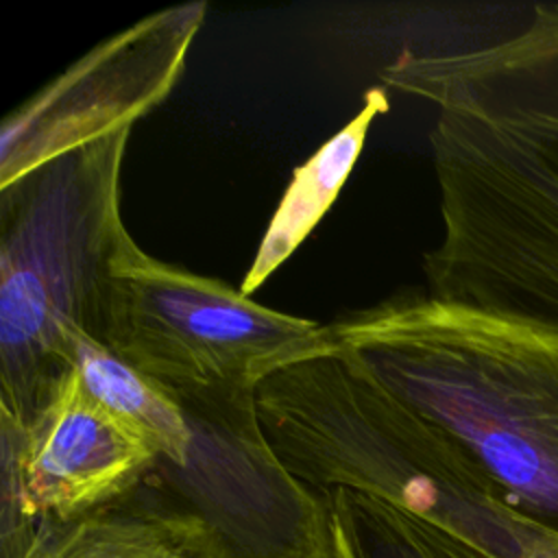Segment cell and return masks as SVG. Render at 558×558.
Instances as JSON below:
<instances>
[{
    "mask_svg": "<svg viewBox=\"0 0 558 558\" xmlns=\"http://www.w3.org/2000/svg\"><path fill=\"white\" fill-rule=\"evenodd\" d=\"M316 342L351 351L558 534V331L401 292L320 325Z\"/></svg>",
    "mask_w": 558,
    "mask_h": 558,
    "instance_id": "cell-1",
    "label": "cell"
},
{
    "mask_svg": "<svg viewBox=\"0 0 558 558\" xmlns=\"http://www.w3.org/2000/svg\"><path fill=\"white\" fill-rule=\"evenodd\" d=\"M255 412L277 460L312 493L373 495L497 558H521L536 523L351 351L314 342L257 384Z\"/></svg>",
    "mask_w": 558,
    "mask_h": 558,
    "instance_id": "cell-2",
    "label": "cell"
},
{
    "mask_svg": "<svg viewBox=\"0 0 558 558\" xmlns=\"http://www.w3.org/2000/svg\"><path fill=\"white\" fill-rule=\"evenodd\" d=\"M131 129L63 153L0 187V418L26 423L98 340L111 275L137 242L124 227Z\"/></svg>",
    "mask_w": 558,
    "mask_h": 558,
    "instance_id": "cell-3",
    "label": "cell"
},
{
    "mask_svg": "<svg viewBox=\"0 0 558 558\" xmlns=\"http://www.w3.org/2000/svg\"><path fill=\"white\" fill-rule=\"evenodd\" d=\"M442 238L427 294L558 331V174L519 137L460 105L429 131Z\"/></svg>",
    "mask_w": 558,
    "mask_h": 558,
    "instance_id": "cell-4",
    "label": "cell"
},
{
    "mask_svg": "<svg viewBox=\"0 0 558 558\" xmlns=\"http://www.w3.org/2000/svg\"><path fill=\"white\" fill-rule=\"evenodd\" d=\"M318 331L320 323L270 310L135 244L111 275L98 342L185 412L244 410L255 405L257 384L307 353Z\"/></svg>",
    "mask_w": 558,
    "mask_h": 558,
    "instance_id": "cell-5",
    "label": "cell"
},
{
    "mask_svg": "<svg viewBox=\"0 0 558 558\" xmlns=\"http://www.w3.org/2000/svg\"><path fill=\"white\" fill-rule=\"evenodd\" d=\"M0 558L120 501L159 464L140 432L89 397L76 366L26 423L0 418Z\"/></svg>",
    "mask_w": 558,
    "mask_h": 558,
    "instance_id": "cell-6",
    "label": "cell"
},
{
    "mask_svg": "<svg viewBox=\"0 0 558 558\" xmlns=\"http://www.w3.org/2000/svg\"><path fill=\"white\" fill-rule=\"evenodd\" d=\"M207 2L155 11L100 41L2 120L0 187L133 124L179 83Z\"/></svg>",
    "mask_w": 558,
    "mask_h": 558,
    "instance_id": "cell-7",
    "label": "cell"
},
{
    "mask_svg": "<svg viewBox=\"0 0 558 558\" xmlns=\"http://www.w3.org/2000/svg\"><path fill=\"white\" fill-rule=\"evenodd\" d=\"M379 74L384 87L497 122L558 174V2L532 4L512 35L484 46L403 50Z\"/></svg>",
    "mask_w": 558,
    "mask_h": 558,
    "instance_id": "cell-8",
    "label": "cell"
},
{
    "mask_svg": "<svg viewBox=\"0 0 558 558\" xmlns=\"http://www.w3.org/2000/svg\"><path fill=\"white\" fill-rule=\"evenodd\" d=\"M20 558H231L220 534L150 477L78 521L41 532Z\"/></svg>",
    "mask_w": 558,
    "mask_h": 558,
    "instance_id": "cell-9",
    "label": "cell"
},
{
    "mask_svg": "<svg viewBox=\"0 0 558 558\" xmlns=\"http://www.w3.org/2000/svg\"><path fill=\"white\" fill-rule=\"evenodd\" d=\"M388 111V94L373 87L362 96V109L331 135L305 163L292 172L268 229L259 242L240 290L251 296L303 244L336 201L353 170L373 122Z\"/></svg>",
    "mask_w": 558,
    "mask_h": 558,
    "instance_id": "cell-10",
    "label": "cell"
},
{
    "mask_svg": "<svg viewBox=\"0 0 558 558\" xmlns=\"http://www.w3.org/2000/svg\"><path fill=\"white\" fill-rule=\"evenodd\" d=\"M76 368L89 397L140 432L159 453L153 475L177 473L192 451V425L183 408L155 381L92 336L76 340Z\"/></svg>",
    "mask_w": 558,
    "mask_h": 558,
    "instance_id": "cell-11",
    "label": "cell"
},
{
    "mask_svg": "<svg viewBox=\"0 0 558 558\" xmlns=\"http://www.w3.org/2000/svg\"><path fill=\"white\" fill-rule=\"evenodd\" d=\"M316 495L329 521L331 558H497L379 497L342 488Z\"/></svg>",
    "mask_w": 558,
    "mask_h": 558,
    "instance_id": "cell-12",
    "label": "cell"
}]
</instances>
